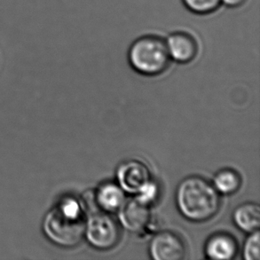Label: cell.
I'll return each mask as SVG.
<instances>
[{"label":"cell","instance_id":"cell-11","mask_svg":"<svg viewBox=\"0 0 260 260\" xmlns=\"http://www.w3.org/2000/svg\"><path fill=\"white\" fill-rule=\"evenodd\" d=\"M233 219L243 232H255L259 229L260 208L258 204L248 203L240 205L233 214Z\"/></svg>","mask_w":260,"mask_h":260},{"label":"cell","instance_id":"cell-1","mask_svg":"<svg viewBox=\"0 0 260 260\" xmlns=\"http://www.w3.org/2000/svg\"><path fill=\"white\" fill-rule=\"evenodd\" d=\"M85 212L82 201L64 197L46 216L43 225L46 236L59 246H78L85 236Z\"/></svg>","mask_w":260,"mask_h":260},{"label":"cell","instance_id":"cell-4","mask_svg":"<svg viewBox=\"0 0 260 260\" xmlns=\"http://www.w3.org/2000/svg\"><path fill=\"white\" fill-rule=\"evenodd\" d=\"M84 237L94 249L110 250L119 242V225L109 213L97 211L85 219Z\"/></svg>","mask_w":260,"mask_h":260},{"label":"cell","instance_id":"cell-5","mask_svg":"<svg viewBox=\"0 0 260 260\" xmlns=\"http://www.w3.org/2000/svg\"><path fill=\"white\" fill-rule=\"evenodd\" d=\"M116 179L125 193L135 196L151 180V173L144 162L129 160L117 168Z\"/></svg>","mask_w":260,"mask_h":260},{"label":"cell","instance_id":"cell-9","mask_svg":"<svg viewBox=\"0 0 260 260\" xmlns=\"http://www.w3.org/2000/svg\"><path fill=\"white\" fill-rule=\"evenodd\" d=\"M125 200V192L117 183H102L93 193L95 205L107 213L118 211Z\"/></svg>","mask_w":260,"mask_h":260},{"label":"cell","instance_id":"cell-15","mask_svg":"<svg viewBox=\"0 0 260 260\" xmlns=\"http://www.w3.org/2000/svg\"><path fill=\"white\" fill-rule=\"evenodd\" d=\"M159 193H160V190H159L158 184L152 179L144 187H142L140 190V192L137 194H135V197L141 201L142 203L148 204L151 207L152 204H155L156 200L158 199Z\"/></svg>","mask_w":260,"mask_h":260},{"label":"cell","instance_id":"cell-6","mask_svg":"<svg viewBox=\"0 0 260 260\" xmlns=\"http://www.w3.org/2000/svg\"><path fill=\"white\" fill-rule=\"evenodd\" d=\"M118 219L123 229L131 233H141L150 225V206L138 198L125 200L118 210Z\"/></svg>","mask_w":260,"mask_h":260},{"label":"cell","instance_id":"cell-3","mask_svg":"<svg viewBox=\"0 0 260 260\" xmlns=\"http://www.w3.org/2000/svg\"><path fill=\"white\" fill-rule=\"evenodd\" d=\"M128 60L138 73L153 77L162 74L168 69L171 58L165 39L159 36L144 35L131 45Z\"/></svg>","mask_w":260,"mask_h":260},{"label":"cell","instance_id":"cell-8","mask_svg":"<svg viewBox=\"0 0 260 260\" xmlns=\"http://www.w3.org/2000/svg\"><path fill=\"white\" fill-rule=\"evenodd\" d=\"M171 60L180 64L189 63L198 54V43L193 36L185 31H175L166 39Z\"/></svg>","mask_w":260,"mask_h":260},{"label":"cell","instance_id":"cell-2","mask_svg":"<svg viewBox=\"0 0 260 260\" xmlns=\"http://www.w3.org/2000/svg\"><path fill=\"white\" fill-rule=\"evenodd\" d=\"M176 204L184 218L204 222L213 218L220 208V194L207 179L193 176L180 182L176 191Z\"/></svg>","mask_w":260,"mask_h":260},{"label":"cell","instance_id":"cell-10","mask_svg":"<svg viewBox=\"0 0 260 260\" xmlns=\"http://www.w3.org/2000/svg\"><path fill=\"white\" fill-rule=\"evenodd\" d=\"M237 251L238 247L235 238L223 233L211 236L205 245V254L210 259H233Z\"/></svg>","mask_w":260,"mask_h":260},{"label":"cell","instance_id":"cell-14","mask_svg":"<svg viewBox=\"0 0 260 260\" xmlns=\"http://www.w3.org/2000/svg\"><path fill=\"white\" fill-rule=\"evenodd\" d=\"M259 231L250 233L243 246V258L246 260H258L260 258Z\"/></svg>","mask_w":260,"mask_h":260},{"label":"cell","instance_id":"cell-7","mask_svg":"<svg viewBox=\"0 0 260 260\" xmlns=\"http://www.w3.org/2000/svg\"><path fill=\"white\" fill-rule=\"evenodd\" d=\"M148 251L153 259L180 260L186 256V246L175 233L164 231L152 238Z\"/></svg>","mask_w":260,"mask_h":260},{"label":"cell","instance_id":"cell-12","mask_svg":"<svg viewBox=\"0 0 260 260\" xmlns=\"http://www.w3.org/2000/svg\"><path fill=\"white\" fill-rule=\"evenodd\" d=\"M241 177L239 174L230 169L219 171L213 178L212 185L219 194L229 196L236 193L241 186Z\"/></svg>","mask_w":260,"mask_h":260},{"label":"cell","instance_id":"cell-16","mask_svg":"<svg viewBox=\"0 0 260 260\" xmlns=\"http://www.w3.org/2000/svg\"><path fill=\"white\" fill-rule=\"evenodd\" d=\"M248 0H221V5L229 8H238L243 7Z\"/></svg>","mask_w":260,"mask_h":260},{"label":"cell","instance_id":"cell-13","mask_svg":"<svg viewBox=\"0 0 260 260\" xmlns=\"http://www.w3.org/2000/svg\"><path fill=\"white\" fill-rule=\"evenodd\" d=\"M187 10L197 15L212 14L221 6V0H181Z\"/></svg>","mask_w":260,"mask_h":260}]
</instances>
